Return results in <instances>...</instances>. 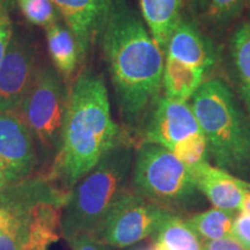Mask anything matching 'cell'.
Listing matches in <instances>:
<instances>
[{
	"mask_svg": "<svg viewBox=\"0 0 250 250\" xmlns=\"http://www.w3.org/2000/svg\"><path fill=\"white\" fill-rule=\"evenodd\" d=\"M100 35L122 120L129 131H139L160 98L164 52L125 0L112 1Z\"/></svg>",
	"mask_w": 250,
	"mask_h": 250,
	"instance_id": "obj_1",
	"label": "cell"
},
{
	"mask_svg": "<svg viewBox=\"0 0 250 250\" xmlns=\"http://www.w3.org/2000/svg\"><path fill=\"white\" fill-rule=\"evenodd\" d=\"M126 136L112 121L104 81L93 72H83L70 88L62 146L46 174L70 193Z\"/></svg>",
	"mask_w": 250,
	"mask_h": 250,
	"instance_id": "obj_2",
	"label": "cell"
},
{
	"mask_svg": "<svg viewBox=\"0 0 250 250\" xmlns=\"http://www.w3.org/2000/svg\"><path fill=\"white\" fill-rule=\"evenodd\" d=\"M191 108L218 168L250 179V122L226 83L206 81Z\"/></svg>",
	"mask_w": 250,
	"mask_h": 250,
	"instance_id": "obj_3",
	"label": "cell"
},
{
	"mask_svg": "<svg viewBox=\"0 0 250 250\" xmlns=\"http://www.w3.org/2000/svg\"><path fill=\"white\" fill-rule=\"evenodd\" d=\"M133 139L126 136L71 190L62 208V236L65 240L92 233L112 205L131 187Z\"/></svg>",
	"mask_w": 250,
	"mask_h": 250,
	"instance_id": "obj_4",
	"label": "cell"
},
{
	"mask_svg": "<svg viewBox=\"0 0 250 250\" xmlns=\"http://www.w3.org/2000/svg\"><path fill=\"white\" fill-rule=\"evenodd\" d=\"M131 187L147 201L173 213L197 208L201 191L189 169L169 149L140 143L134 153Z\"/></svg>",
	"mask_w": 250,
	"mask_h": 250,
	"instance_id": "obj_5",
	"label": "cell"
},
{
	"mask_svg": "<svg viewBox=\"0 0 250 250\" xmlns=\"http://www.w3.org/2000/svg\"><path fill=\"white\" fill-rule=\"evenodd\" d=\"M70 88L57 71L41 66L18 109L35 142L41 173H46L59 153Z\"/></svg>",
	"mask_w": 250,
	"mask_h": 250,
	"instance_id": "obj_6",
	"label": "cell"
},
{
	"mask_svg": "<svg viewBox=\"0 0 250 250\" xmlns=\"http://www.w3.org/2000/svg\"><path fill=\"white\" fill-rule=\"evenodd\" d=\"M169 213L130 187L90 234L114 249H124L154 235Z\"/></svg>",
	"mask_w": 250,
	"mask_h": 250,
	"instance_id": "obj_7",
	"label": "cell"
},
{
	"mask_svg": "<svg viewBox=\"0 0 250 250\" xmlns=\"http://www.w3.org/2000/svg\"><path fill=\"white\" fill-rule=\"evenodd\" d=\"M139 131L140 143L156 144L171 151L177 143L201 133L202 129L190 105L160 96Z\"/></svg>",
	"mask_w": 250,
	"mask_h": 250,
	"instance_id": "obj_8",
	"label": "cell"
},
{
	"mask_svg": "<svg viewBox=\"0 0 250 250\" xmlns=\"http://www.w3.org/2000/svg\"><path fill=\"white\" fill-rule=\"evenodd\" d=\"M39 66L28 41L14 33L0 65V112H17Z\"/></svg>",
	"mask_w": 250,
	"mask_h": 250,
	"instance_id": "obj_9",
	"label": "cell"
},
{
	"mask_svg": "<svg viewBox=\"0 0 250 250\" xmlns=\"http://www.w3.org/2000/svg\"><path fill=\"white\" fill-rule=\"evenodd\" d=\"M0 165L15 182L28 179L40 169L35 142L18 112H0Z\"/></svg>",
	"mask_w": 250,
	"mask_h": 250,
	"instance_id": "obj_10",
	"label": "cell"
},
{
	"mask_svg": "<svg viewBox=\"0 0 250 250\" xmlns=\"http://www.w3.org/2000/svg\"><path fill=\"white\" fill-rule=\"evenodd\" d=\"M64 18L68 29L76 37L80 57L101 34L114 0H51Z\"/></svg>",
	"mask_w": 250,
	"mask_h": 250,
	"instance_id": "obj_11",
	"label": "cell"
},
{
	"mask_svg": "<svg viewBox=\"0 0 250 250\" xmlns=\"http://www.w3.org/2000/svg\"><path fill=\"white\" fill-rule=\"evenodd\" d=\"M188 169L199 191L217 208L237 211L245 196L250 192V183L226 170L212 167L208 162Z\"/></svg>",
	"mask_w": 250,
	"mask_h": 250,
	"instance_id": "obj_12",
	"label": "cell"
},
{
	"mask_svg": "<svg viewBox=\"0 0 250 250\" xmlns=\"http://www.w3.org/2000/svg\"><path fill=\"white\" fill-rule=\"evenodd\" d=\"M166 54L168 57L201 67L205 72L211 70L217 62L213 42L203 35L198 28L184 20H180L174 30Z\"/></svg>",
	"mask_w": 250,
	"mask_h": 250,
	"instance_id": "obj_13",
	"label": "cell"
},
{
	"mask_svg": "<svg viewBox=\"0 0 250 250\" xmlns=\"http://www.w3.org/2000/svg\"><path fill=\"white\" fill-rule=\"evenodd\" d=\"M144 21L156 44L166 54L181 18L182 0H138Z\"/></svg>",
	"mask_w": 250,
	"mask_h": 250,
	"instance_id": "obj_14",
	"label": "cell"
},
{
	"mask_svg": "<svg viewBox=\"0 0 250 250\" xmlns=\"http://www.w3.org/2000/svg\"><path fill=\"white\" fill-rule=\"evenodd\" d=\"M205 71L177 59L166 58L162 74L165 96L179 102H187L201 88Z\"/></svg>",
	"mask_w": 250,
	"mask_h": 250,
	"instance_id": "obj_15",
	"label": "cell"
},
{
	"mask_svg": "<svg viewBox=\"0 0 250 250\" xmlns=\"http://www.w3.org/2000/svg\"><path fill=\"white\" fill-rule=\"evenodd\" d=\"M45 35L52 64L62 78L71 77L81 59L76 37L67 26L59 22L46 27Z\"/></svg>",
	"mask_w": 250,
	"mask_h": 250,
	"instance_id": "obj_16",
	"label": "cell"
},
{
	"mask_svg": "<svg viewBox=\"0 0 250 250\" xmlns=\"http://www.w3.org/2000/svg\"><path fill=\"white\" fill-rule=\"evenodd\" d=\"M153 242L171 250H203L199 237L179 215L169 213L158 227Z\"/></svg>",
	"mask_w": 250,
	"mask_h": 250,
	"instance_id": "obj_17",
	"label": "cell"
},
{
	"mask_svg": "<svg viewBox=\"0 0 250 250\" xmlns=\"http://www.w3.org/2000/svg\"><path fill=\"white\" fill-rule=\"evenodd\" d=\"M235 214L234 211L212 208L203 213L192 215L186 223L191 227L197 236L205 241L232 236Z\"/></svg>",
	"mask_w": 250,
	"mask_h": 250,
	"instance_id": "obj_18",
	"label": "cell"
},
{
	"mask_svg": "<svg viewBox=\"0 0 250 250\" xmlns=\"http://www.w3.org/2000/svg\"><path fill=\"white\" fill-rule=\"evenodd\" d=\"M232 55L242 96L250 109V22L243 24L234 34Z\"/></svg>",
	"mask_w": 250,
	"mask_h": 250,
	"instance_id": "obj_19",
	"label": "cell"
},
{
	"mask_svg": "<svg viewBox=\"0 0 250 250\" xmlns=\"http://www.w3.org/2000/svg\"><path fill=\"white\" fill-rule=\"evenodd\" d=\"M31 210L12 221L0 232V250H27L33 240Z\"/></svg>",
	"mask_w": 250,
	"mask_h": 250,
	"instance_id": "obj_20",
	"label": "cell"
},
{
	"mask_svg": "<svg viewBox=\"0 0 250 250\" xmlns=\"http://www.w3.org/2000/svg\"><path fill=\"white\" fill-rule=\"evenodd\" d=\"M19 8L30 23L49 27L61 20V13L51 0H17Z\"/></svg>",
	"mask_w": 250,
	"mask_h": 250,
	"instance_id": "obj_21",
	"label": "cell"
},
{
	"mask_svg": "<svg viewBox=\"0 0 250 250\" xmlns=\"http://www.w3.org/2000/svg\"><path fill=\"white\" fill-rule=\"evenodd\" d=\"M170 152H173L174 155L188 168L208 162V153H210L208 140L203 132L193 134L189 138L177 143Z\"/></svg>",
	"mask_w": 250,
	"mask_h": 250,
	"instance_id": "obj_22",
	"label": "cell"
},
{
	"mask_svg": "<svg viewBox=\"0 0 250 250\" xmlns=\"http://www.w3.org/2000/svg\"><path fill=\"white\" fill-rule=\"evenodd\" d=\"M246 0H205L208 17L218 24H226L240 14Z\"/></svg>",
	"mask_w": 250,
	"mask_h": 250,
	"instance_id": "obj_23",
	"label": "cell"
},
{
	"mask_svg": "<svg viewBox=\"0 0 250 250\" xmlns=\"http://www.w3.org/2000/svg\"><path fill=\"white\" fill-rule=\"evenodd\" d=\"M72 250H115L95 239L90 233H81L66 239Z\"/></svg>",
	"mask_w": 250,
	"mask_h": 250,
	"instance_id": "obj_24",
	"label": "cell"
},
{
	"mask_svg": "<svg viewBox=\"0 0 250 250\" xmlns=\"http://www.w3.org/2000/svg\"><path fill=\"white\" fill-rule=\"evenodd\" d=\"M232 236L246 250H250V214L237 215L233 224Z\"/></svg>",
	"mask_w": 250,
	"mask_h": 250,
	"instance_id": "obj_25",
	"label": "cell"
},
{
	"mask_svg": "<svg viewBox=\"0 0 250 250\" xmlns=\"http://www.w3.org/2000/svg\"><path fill=\"white\" fill-rule=\"evenodd\" d=\"M12 35H13V26L7 13V7L1 6L0 7V65L4 59Z\"/></svg>",
	"mask_w": 250,
	"mask_h": 250,
	"instance_id": "obj_26",
	"label": "cell"
},
{
	"mask_svg": "<svg viewBox=\"0 0 250 250\" xmlns=\"http://www.w3.org/2000/svg\"><path fill=\"white\" fill-rule=\"evenodd\" d=\"M202 247L203 250H246L233 236L205 241Z\"/></svg>",
	"mask_w": 250,
	"mask_h": 250,
	"instance_id": "obj_27",
	"label": "cell"
},
{
	"mask_svg": "<svg viewBox=\"0 0 250 250\" xmlns=\"http://www.w3.org/2000/svg\"><path fill=\"white\" fill-rule=\"evenodd\" d=\"M13 183H15L13 176L9 174V171L6 168L0 165V192Z\"/></svg>",
	"mask_w": 250,
	"mask_h": 250,
	"instance_id": "obj_28",
	"label": "cell"
},
{
	"mask_svg": "<svg viewBox=\"0 0 250 250\" xmlns=\"http://www.w3.org/2000/svg\"><path fill=\"white\" fill-rule=\"evenodd\" d=\"M239 211L241 212V213L250 214V192H248L245 196V198H243L241 205H240Z\"/></svg>",
	"mask_w": 250,
	"mask_h": 250,
	"instance_id": "obj_29",
	"label": "cell"
},
{
	"mask_svg": "<svg viewBox=\"0 0 250 250\" xmlns=\"http://www.w3.org/2000/svg\"><path fill=\"white\" fill-rule=\"evenodd\" d=\"M134 250H156V247H155L154 243H152V245H149V246L142 247V248H139V249H134Z\"/></svg>",
	"mask_w": 250,
	"mask_h": 250,
	"instance_id": "obj_30",
	"label": "cell"
},
{
	"mask_svg": "<svg viewBox=\"0 0 250 250\" xmlns=\"http://www.w3.org/2000/svg\"><path fill=\"white\" fill-rule=\"evenodd\" d=\"M153 243H154V242H153ZM154 245L156 247V250H171V249L167 248V247H165V246H162V245H158V243H154Z\"/></svg>",
	"mask_w": 250,
	"mask_h": 250,
	"instance_id": "obj_31",
	"label": "cell"
},
{
	"mask_svg": "<svg viewBox=\"0 0 250 250\" xmlns=\"http://www.w3.org/2000/svg\"><path fill=\"white\" fill-rule=\"evenodd\" d=\"M1 6H6V0H0V7Z\"/></svg>",
	"mask_w": 250,
	"mask_h": 250,
	"instance_id": "obj_32",
	"label": "cell"
},
{
	"mask_svg": "<svg viewBox=\"0 0 250 250\" xmlns=\"http://www.w3.org/2000/svg\"><path fill=\"white\" fill-rule=\"evenodd\" d=\"M201 1H205V0H201Z\"/></svg>",
	"mask_w": 250,
	"mask_h": 250,
	"instance_id": "obj_33",
	"label": "cell"
}]
</instances>
